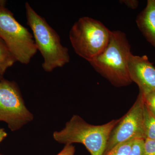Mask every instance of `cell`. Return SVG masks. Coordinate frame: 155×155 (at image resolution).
<instances>
[{"instance_id":"2","label":"cell","mask_w":155,"mask_h":155,"mask_svg":"<svg viewBox=\"0 0 155 155\" xmlns=\"http://www.w3.org/2000/svg\"><path fill=\"white\" fill-rule=\"evenodd\" d=\"M27 24L31 28L37 49L44 59L42 68L51 72L70 61L68 49L64 46L57 32L28 2L25 3Z\"/></svg>"},{"instance_id":"22","label":"cell","mask_w":155,"mask_h":155,"mask_svg":"<svg viewBox=\"0 0 155 155\" xmlns=\"http://www.w3.org/2000/svg\"><path fill=\"white\" fill-rule=\"evenodd\" d=\"M0 155H1V154H0Z\"/></svg>"},{"instance_id":"19","label":"cell","mask_w":155,"mask_h":155,"mask_svg":"<svg viewBox=\"0 0 155 155\" xmlns=\"http://www.w3.org/2000/svg\"><path fill=\"white\" fill-rule=\"evenodd\" d=\"M6 1L4 0H0V8L1 7H5Z\"/></svg>"},{"instance_id":"20","label":"cell","mask_w":155,"mask_h":155,"mask_svg":"<svg viewBox=\"0 0 155 155\" xmlns=\"http://www.w3.org/2000/svg\"><path fill=\"white\" fill-rule=\"evenodd\" d=\"M2 76H2V75H1V74H0V79L2 77Z\"/></svg>"},{"instance_id":"11","label":"cell","mask_w":155,"mask_h":155,"mask_svg":"<svg viewBox=\"0 0 155 155\" xmlns=\"http://www.w3.org/2000/svg\"><path fill=\"white\" fill-rule=\"evenodd\" d=\"M143 116L145 139L155 140V116L149 110L144 102Z\"/></svg>"},{"instance_id":"13","label":"cell","mask_w":155,"mask_h":155,"mask_svg":"<svg viewBox=\"0 0 155 155\" xmlns=\"http://www.w3.org/2000/svg\"><path fill=\"white\" fill-rule=\"evenodd\" d=\"M141 93L143 96L144 104L150 111L155 116V89L145 93Z\"/></svg>"},{"instance_id":"9","label":"cell","mask_w":155,"mask_h":155,"mask_svg":"<svg viewBox=\"0 0 155 155\" xmlns=\"http://www.w3.org/2000/svg\"><path fill=\"white\" fill-rule=\"evenodd\" d=\"M137 24L145 38L155 48V0H149L137 16Z\"/></svg>"},{"instance_id":"18","label":"cell","mask_w":155,"mask_h":155,"mask_svg":"<svg viewBox=\"0 0 155 155\" xmlns=\"http://www.w3.org/2000/svg\"><path fill=\"white\" fill-rule=\"evenodd\" d=\"M7 136V134L4 129L0 128V143Z\"/></svg>"},{"instance_id":"21","label":"cell","mask_w":155,"mask_h":155,"mask_svg":"<svg viewBox=\"0 0 155 155\" xmlns=\"http://www.w3.org/2000/svg\"><path fill=\"white\" fill-rule=\"evenodd\" d=\"M57 155H59V154L58 153V154H57Z\"/></svg>"},{"instance_id":"5","label":"cell","mask_w":155,"mask_h":155,"mask_svg":"<svg viewBox=\"0 0 155 155\" xmlns=\"http://www.w3.org/2000/svg\"><path fill=\"white\" fill-rule=\"evenodd\" d=\"M0 38L21 64H28L37 51L33 35L5 7L0 8Z\"/></svg>"},{"instance_id":"16","label":"cell","mask_w":155,"mask_h":155,"mask_svg":"<svg viewBox=\"0 0 155 155\" xmlns=\"http://www.w3.org/2000/svg\"><path fill=\"white\" fill-rule=\"evenodd\" d=\"M75 147L72 144H66L64 149L59 153V155H74Z\"/></svg>"},{"instance_id":"6","label":"cell","mask_w":155,"mask_h":155,"mask_svg":"<svg viewBox=\"0 0 155 155\" xmlns=\"http://www.w3.org/2000/svg\"><path fill=\"white\" fill-rule=\"evenodd\" d=\"M33 116L25 107L19 89L14 82L0 81V121L12 131L32 121Z\"/></svg>"},{"instance_id":"10","label":"cell","mask_w":155,"mask_h":155,"mask_svg":"<svg viewBox=\"0 0 155 155\" xmlns=\"http://www.w3.org/2000/svg\"><path fill=\"white\" fill-rule=\"evenodd\" d=\"M4 41L0 38V74L3 76L7 69L16 62Z\"/></svg>"},{"instance_id":"12","label":"cell","mask_w":155,"mask_h":155,"mask_svg":"<svg viewBox=\"0 0 155 155\" xmlns=\"http://www.w3.org/2000/svg\"><path fill=\"white\" fill-rule=\"evenodd\" d=\"M134 140H135L118 145L107 155H128Z\"/></svg>"},{"instance_id":"8","label":"cell","mask_w":155,"mask_h":155,"mask_svg":"<svg viewBox=\"0 0 155 155\" xmlns=\"http://www.w3.org/2000/svg\"><path fill=\"white\" fill-rule=\"evenodd\" d=\"M128 70L130 80L138 85L140 92L145 93L155 89V68L146 55H134L131 53Z\"/></svg>"},{"instance_id":"15","label":"cell","mask_w":155,"mask_h":155,"mask_svg":"<svg viewBox=\"0 0 155 155\" xmlns=\"http://www.w3.org/2000/svg\"><path fill=\"white\" fill-rule=\"evenodd\" d=\"M144 139H136L134 141L128 155H142Z\"/></svg>"},{"instance_id":"17","label":"cell","mask_w":155,"mask_h":155,"mask_svg":"<svg viewBox=\"0 0 155 155\" xmlns=\"http://www.w3.org/2000/svg\"><path fill=\"white\" fill-rule=\"evenodd\" d=\"M121 2L124 3L126 6L131 9H135L138 7V2L134 0H127L121 1Z\"/></svg>"},{"instance_id":"14","label":"cell","mask_w":155,"mask_h":155,"mask_svg":"<svg viewBox=\"0 0 155 155\" xmlns=\"http://www.w3.org/2000/svg\"><path fill=\"white\" fill-rule=\"evenodd\" d=\"M142 155H155V140L145 139Z\"/></svg>"},{"instance_id":"7","label":"cell","mask_w":155,"mask_h":155,"mask_svg":"<svg viewBox=\"0 0 155 155\" xmlns=\"http://www.w3.org/2000/svg\"><path fill=\"white\" fill-rule=\"evenodd\" d=\"M143 101L140 92L135 103L111 131L103 155H107L115 147L126 142L145 139L143 128Z\"/></svg>"},{"instance_id":"1","label":"cell","mask_w":155,"mask_h":155,"mask_svg":"<svg viewBox=\"0 0 155 155\" xmlns=\"http://www.w3.org/2000/svg\"><path fill=\"white\" fill-rule=\"evenodd\" d=\"M131 53L125 34L120 31H111L105 49L89 63L114 86H127L132 83L128 70V59Z\"/></svg>"},{"instance_id":"3","label":"cell","mask_w":155,"mask_h":155,"mask_svg":"<svg viewBox=\"0 0 155 155\" xmlns=\"http://www.w3.org/2000/svg\"><path fill=\"white\" fill-rule=\"evenodd\" d=\"M119 121L114 119L104 125H94L74 115L64 129L54 132L53 137L59 143H81L91 155H103L111 131Z\"/></svg>"},{"instance_id":"4","label":"cell","mask_w":155,"mask_h":155,"mask_svg":"<svg viewBox=\"0 0 155 155\" xmlns=\"http://www.w3.org/2000/svg\"><path fill=\"white\" fill-rule=\"evenodd\" d=\"M110 32L101 22L84 17L74 23L69 38L76 54L90 62L105 49Z\"/></svg>"}]
</instances>
